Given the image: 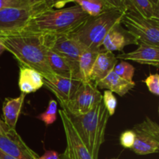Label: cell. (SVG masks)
Wrapping results in <instances>:
<instances>
[{
	"label": "cell",
	"mask_w": 159,
	"mask_h": 159,
	"mask_svg": "<svg viewBox=\"0 0 159 159\" xmlns=\"http://www.w3.org/2000/svg\"><path fill=\"white\" fill-rule=\"evenodd\" d=\"M47 35L21 32L0 37V43L13 55L20 66L38 71L43 79L54 75L47 58Z\"/></svg>",
	"instance_id": "1"
},
{
	"label": "cell",
	"mask_w": 159,
	"mask_h": 159,
	"mask_svg": "<svg viewBox=\"0 0 159 159\" xmlns=\"http://www.w3.org/2000/svg\"><path fill=\"white\" fill-rule=\"evenodd\" d=\"M89 18L77 5L61 9H46L31 16L23 32L48 35L71 34Z\"/></svg>",
	"instance_id": "2"
},
{
	"label": "cell",
	"mask_w": 159,
	"mask_h": 159,
	"mask_svg": "<svg viewBox=\"0 0 159 159\" xmlns=\"http://www.w3.org/2000/svg\"><path fill=\"white\" fill-rule=\"evenodd\" d=\"M69 117L93 158H99V149L105 141L106 128L110 118L102 101L85 114Z\"/></svg>",
	"instance_id": "3"
},
{
	"label": "cell",
	"mask_w": 159,
	"mask_h": 159,
	"mask_svg": "<svg viewBox=\"0 0 159 159\" xmlns=\"http://www.w3.org/2000/svg\"><path fill=\"white\" fill-rule=\"evenodd\" d=\"M126 10L113 9L98 16L89 18L71 36L87 49H102V40L109 31L120 23Z\"/></svg>",
	"instance_id": "4"
},
{
	"label": "cell",
	"mask_w": 159,
	"mask_h": 159,
	"mask_svg": "<svg viewBox=\"0 0 159 159\" xmlns=\"http://www.w3.org/2000/svg\"><path fill=\"white\" fill-rule=\"evenodd\" d=\"M120 23L138 43L159 47V19L146 18L134 11L126 10Z\"/></svg>",
	"instance_id": "5"
},
{
	"label": "cell",
	"mask_w": 159,
	"mask_h": 159,
	"mask_svg": "<svg viewBox=\"0 0 159 159\" xmlns=\"http://www.w3.org/2000/svg\"><path fill=\"white\" fill-rule=\"evenodd\" d=\"M102 101V94L94 82H83L73 97L60 106L69 116H80L93 110Z\"/></svg>",
	"instance_id": "6"
},
{
	"label": "cell",
	"mask_w": 159,
	"mask_h": 159,
	"mask_svg": "<svg viewBox=\"0 0 159 159\" xmlns=\"http://www.w3.org/2000/svg\"><path fill=\"white\" fill-rule=\"evenodd\" d=\"M135 141L131 150L139 155L158 153L159 151V126L149 116L132 129Z\"/></svg>",
	"instance_id": "7"
},
{
	"label": "cell",
	"mask_w": 159,
	"mask_h": 159,
	"mask_svg": "<svg viewBox=\"0 0 159 159\" xmlns=\"http://www.w3.org/2000/svg\"><path fill=\"white\" fill-rule=\"evenodd\" d=\"M64 127L67 147L61 157L65 159H93L88 148L81 139L75 127L64 110L58 111Z\"/></svg>",
	"instance_id": "8"
},
{
	"label": "cell",
	"mask_w": 159,
	"mask_h": 159,
	"mask_svg": "<svg viewBox=\"0 0 159 159\" xmlns=\"http://www.w3.org/2000/svg\"><path fill=\"white\" fill-rule=\"evenodd\" d=\"M46 35L48 48L78 66L79 57L85 49L78 40L71 37V34Z\"/></svg>",
	"instance_id": "9"
},
{
	"label": "cell",
	"mask_w": 159,
	"mask_h": 159,
	"mask_svg": "<svg viewBox=\"0 0 159 159\" xmlns=\"http://www.w3.org/2000/svg\"><path fill=\"white\" fill-rule=\"evenodd\" d=\"M35 13L30 9L7 8L0 10V31L7 34L21 32Z\"/></svg>",
	"instance_id": "10"
},
{
	"label": "cell",
	"mask_w": 159,
	"mask_h": 159,
	"mask_svg": "<svg viewBox=\"0 0 159 159\" xmlns=\"http://www.w3.org/2000/svg\"><path fill=\"white\" fill-rule=\"evenodd\" d=\"M0 150L17 159H38L35 152L30 148L16 130H10L6 135H0Z\"/></svg>",
	"instance_id": "11"
},
{
	"label": "cell",
	"mask_w": 159,
	"mask_h": 159,
	"mask_svg": "<svg viewBox=\"0 0 159 159\" xmlns=\"http://www.w3.org/2000/svg\"><path fill=\"white\" fill-rule=\"evenodd\" d=\"M82 82L78 79L55 74L51 78L43 79V85L54 93L60 105L67 102L73 97Z\"/></svg>",
	"instance_id": "12"
},
{
	"label": "cell",
	"mask_w": 159,
	"mask_h": 159,
	"mask_svg": "<svg viewBox=\"0 0 159 159\" xmlns=\"http://www.w3.org/2000/svg\"><path fill=\"white\" fill-rule=\"evenodd\" d=\"M138 45V41L122 26L120 23L115 25L102 40V48L108 51H122L126 46Z\"/></svg>",
	"instance_id": "13"
},
{
	"label": "cell",
	"mask_w": 159,
	"mask_h": 159,
	"mask_svg": "<svg viewBox=\"0 0 159 159\" xmlns=\"http://www.w3.org/2000/svg\"><path fill=\"white\" fill-rule=\"evenodd\" d=\"M122 61H133L143 65H153L158 68L159 65V47L139 42L138 48L129 53H123L116 56Z\"/></svg>",
	"instance_id": "14"
},
{
	"label": "cell",
	"mask_w": 159,
	"mask_h": 159,
	"mask_svg": "<svg viewBox=\"0 0 159 159\" xmlns=\"http://www.w3.org/2000/svg\"><path fill=\"white\" fill-rule=\"evenodd\" d=\"M47 58L50 68L55 75L80 80L79 67L57 54L48 47L47 49Z\"/></svg>",
	"instance_id": "15"
},
{
	"label": "cell",
	"mask_w": 159,
	"mask_h": 159,
	"mask_svg": "<svg viewBox=\"0 0 159 159\" xmlns=\"http://www.w3.org/2000/svg\"><path fill=\"white\" fill-rule=\"evenodd\" d=\"M117 60L115 54L112 51H105L102 48L98 54L93 69L89 75L90 82L95 84L102 80L109 73L113 71L115 65L117 64Z\"/></svg>",
	"instance_id": "16"
},
{
	"label": "cell",
	"mask_w": 159,
	"mask_h": 159,
	"mask_svg": "<svg viewBox=\"0 0 159 159\" xmlns=\"http://www.w3.org/2000/svg\"><path fill=\"white\" fill-rule=\"evenodd\" d=\"M96 86L100 89L110 90L120 96H124L135 86V82H129L120 77L113 71H111L102 80L96 82Z\"/></svg>",
	"instance_id": "17"
},
{
	"label": "cell",
	"mask_w": 159,
	"mask_h": 159,
	"mask_svg": "<svg viewBox=\"0 0 159 159\" xmlns=\"http://www.w3.org/2000/svg\"><path fill=\"white\" fill-rule=\"evenodd\" d=\"M43 86V78L38 71L32 68L20 66L19 75V88L26 95L35 93Z\"/></svg>",
	"instance_id": "18"
},
{
	"label": "cell",
	"mask_w": 159,
	"mask_h": 159,
	"mask_svg": "<svg viewBox=\"0 0 159 159\" xmlns=\"http://www.w3.org/2000/svg\"><path fill=\"white\" fill-rule=\"evenodd\" d=\"M25 96L26 95L21 93V95L16 98H6L3 102V122L11 130H16V126L21 113Z\"/></svg>",
	"instance_id": "19"
},
{
	"label": "cell",
	"mask_w": 159,
	"mask_h": 159,
	"mask_svg": "<svg viewBox=\"0 0 159 159\" xmlns=\"http://www.w3.org/2000/svg\"><path fill=\"white\" fill-rule=\"evenodd\" d=\"M101 50L102 49L94 50L85 48L81 54L78 62V66H79V78L82 82H90V73L93 69L95 61Z\"/></svg>",
	"instance_id": "20"
},
{
	"label": "cell",
	"mask_w": 159,
	"mask_h": 159,
	"mask_svg": "<svg viewBox=\"0 0 159 159\" xmlns=\"http://www.w3.org/2000/svg\"><path fill=\"white\" fill-rule=\"evenodd\" d=\"M126 10L138 12L146 18L159 19V7L149 0H124Z\"/></svg>",
	"instance_id": "21"
},
{
	"label": "cell",
	"mask_w": 159,
	"mask_h": 159,
	"mask_svg": "<svg viewBox=\"0 0 159 159\" xmlns=\"http://www.w3.org/2000/svg\"><path fill=\"white\" fill-rule=\"evenodd\" d=\"M73 2L91 17L98 16L113 9L104 0H73Z\"/></svg>",
	"instance_id": "22"
},
{
	"label": "cell",
	"mask_w": 159,
	"mask_h": 159,
	"mask_svg": "<svg viewBox=\"0 0 159 159\" xmlns=\"http://www.w3.org/2000/svg\"><path fill=\"white\" fill-rule=\"evenodd\" d=\"M57 102L54 99H51L49 101L46 110L41 114L38 115L37 118L40 120L43 121L46 126L51 125L57 120Z\"/></svg>",
	"instance_id": "23"
},
{
	"label": "cell",
	"mask_w": 159,
	"mask_h": 159,
	"mask_svg": "<svg viewBox=\"0 0 159 159\" xmlns=\"http://www.w3.org/2000/svg\"><path fill=\"white\" fill-rule=\"evenodd\" d=\"M117 75L129 82H133L135 68L131 64L127 61H121L115 65L113 70Z\"/></svg>",
	"instance_id": "24"
},
{
	"label": "cell",
	"mask_w": 159,
	"mask_h": 159,
	"mask_svg": "<svg viewBox=\"0 0 159 159\" xmlns=\"http://www.w3.org/2000/svg\"><path fill=\"white\" fill-rule=\"evenodd\" d=\"M102 102L109 116H113L117 107V99L113 93L110 90H105L102 95Z\"/></svg>",
	"instance_id": "25"
},
{
	"label": "cell",
	"mask_w": 159,
	"mask_h": 159,
	"mask_svg": "<svg viewBox=\"0 0 159 159\" xmlns=\"http://www.w3.org/2000/svg\"><path fill=\"white\" fill-rule=\"evenodd\" d=\"M135 141V134L133 130H127L120 136V144L123 148L131 149Z\"/></svg>",
	"instance_id": "26"
},
{
	"label": "cell",
	"mask_w": 159,
	"mask_h": 159,
	"mask_svg": "<svg viewBox=\"0 0 159 159\" xmlns=\"http://www.w3.org/2000/svg\"><path fill=\"white\" fill-rule=\"evenodd\" d=\"M144 82L147 85L148 89L152 94L155 96H159V75L152 74L148 76L144 80Z\"/></svg>",
	"instance_id": "27"
},
{
	"label": "cell",
	"mask_w": 159,
	"mask_h": 159,
	"mask_svg": "<svg viewBox=\"0 0 159 159\" xmlns=\"http://www.w3.org/2000/svg\"><path fill=\"white\" fill-rule=\"evenodd\" d=\"M7 8L30 9L24 0H0V10L3 9H7Z\"/></svg>",
	"instance_id": "28"
},
{
	"label": "cell",
	"mask_w": 159,
	"mask_h": 159,
	"mask_svg": "<svg viewBox=\"0 0 159 159\" xmlns=\"http://www.w3.org/2000/svg\"><path fill=\"white\" fill-rule=\"evenodd\" d=\"M24 1L28 5L30 9L34 10L35 13L39 11L46 9L45 5H46L47 0H24Z\"/></svg>",
	"instance_id": "29"
},
{
	"label": "cell",
	"mask_w": 159,
	"mask_h": 159,
	"mask_svg": "<svg viewBox=\"0 0 159 159\" xmlns=\"http://www.w3.org/2000/svg\"><path fill=\"white\" fill-rule=\"evenodd\" d=\"M73 2V0H47L46 9H61L67 3Z\"/></svg>",
	"instance_id": "30"
},
{
	"label": "cell",
	"mask_w": 159,
	"mask_h": 159,
	"mask_svg": "<svg viewBox=\"0 0 159 159\" xmlns=\"http://www.w3.org/2000/svg\"><path fill=\"white\" fill-rule=\"evenodd\" d=\"M104 1L113 9L126 10L124 0H104Z\"/></svg>",
	"instance_id": "31"
},
{
	"label": "cell",
	"mask_w": 159,
	"mask_h": 159,
	"mask_svg": "<svg viewBox=\"0 0 159 159\" xmlns=\"http://www.w3.org/2000/svg\"><path fill=\"white\" fill-rule=\"evenodd\" d=\"M60 155L55 151H45L44 154L38 159H60Z\"/></svg>",
	"instance_id": "32"
},
{
	"label": "cell",
	"mask_w": 159,
	"mask_h": 159,
	"mask_svg": "<svg viewBox=\"0 0 159 159\" xmlns=\"http://www.w3.org/2000/svg\"><path fill=\"white\" fill-rule=\"evenodd\" d=\"M10 130L11 129H9L5 123L0 120V135H6Z\"/></svg>",
	"instance_id": "33"
},
{
	"label": "cell",
	"mask_w": 159,
	"mask_h": 159,
	"mask_svg": "<svg viewBox=\"0 0 159 159\" xmlns=\"http://www.w3.org/2000/svg\"><path fill=\"white\" fill-rule=\"evenodd\" d=\"M0 159H17V158H13V157L4 153V152H2L1 150H0Z\"/></svg>",
	"instance_id": "34"
},
{
	"label": "cell",
	"mask_w": 159,
	"mask_h": 159,
	"mask_svg": "<svg viewBox=\"0 0 159 159\" xmlns=\"http://www.w3.org/2000/svg\"><path fill=\"white\" fill-rule=\"evenodd\" d=\"M152 4H154L155 6H158L159 7V0H149Z\"/></svg>",
	"instance_id": "35"
},
{
	"label": "cell",
	"mask_w": 159,
	"mask_h": 159,
	"mask_svg": "<svg viewBox=\"0 0 159 159\" xmlns=\"http://www.w3.org/2000/svg\"><path fill=\"white\" fill-rule=\"evenodd\" d=\"M5 51H6V49H5L4 46H3V45L0 43V54H2Z\"/></svg>",
	"instance_id": "36"
},
{
	"label": "cell",
	"mask_w": 159,
	"mask_h": 159,
	"mask_svg": "<svg viewBox=\"0 0 159 159\" xmlns=\"http://www.w3.org/2000/svg\"><path fill=\"white\" fill-rule=\"evenodd\" d=\"M6 35H9V34H6V33L1 32V31H0V37H4V36H6Z\"/></svg>",
	"instance_id": "37"
},
{
	"label": "cell",
	"mask_w": 159,
	"mask_h": 159,
	"mask_svg": "<svg viewBox=\"0 0 159 159\" xmlns=\"http://www.w3.org/2000/svg\"><path fill=\"white\" fill-rule=\"evenodd\" d=\"M110 159H119V158H110Z\"/></svg>",
	"instance_id": "38"
},
{
	"label": "cell",
	"mask_w": 159,
	"mask_h": 159,
	"mask_svg": "<svg viewBox=\"0 0 159 159\" xmlns=\"http://www.w3.org/2000/svg\"><path fill=\"white\" fill-rule=\"evenodd\" d=\"M60 159H65V158H63L62 157H60Z\"/></svg>",
	"instance_id": "39"
}]
</instances>
